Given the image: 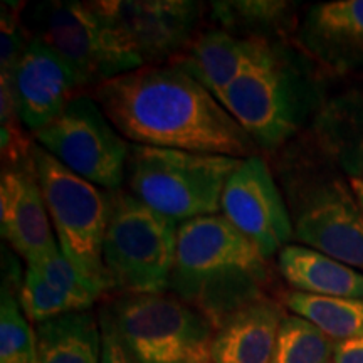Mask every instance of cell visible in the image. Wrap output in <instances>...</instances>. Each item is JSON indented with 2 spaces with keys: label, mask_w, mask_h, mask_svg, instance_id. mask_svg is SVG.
<instances>
[{
  "label": "cell",
  "mask_w": 363,
  "mask_h": 363,
  "mask_svg": "<svg viewBox=\"0 0 363 363\" xmlns=\"http://www.w3.org/2000/svg\"><path fill=\"white\" fill-rule=\"evenodd\" d=\"M91 91L130 143L233 158L261 155L224 104L177 65L138 67Z\"/></svg>",
  "instance_id": "obj_1"
},
{
  "label": "cell",
  "mask_w": 363,
  "mask_h": 363,
  "mask_svg": "<svg viewBox=\"0 0 363 363\" xmlns=\"http://www.w3.org/2000/svg\"><path fill=\"white\" fill-rule=\"evenodd\" d=\"M267 257L222 214L179 224L170 293L203 313L216 330L240 308L269 296Z\"/></svg>",
  "instance_id": "obj_2"
},
{
  "label": "cell",
  "mask_w": 363,
  "mask_h": 363,
  "mask_svg": "<svg viewBox=\"0 0 363 363\" xmlns=\"http://www.w3.org/2000/svg\"><path fill=\"white\" fill-rule=\"evenodd\" d=\"M276 157L294 239L363 271V208L350 179L313 138L293 140Z\"/></svg>",
  "instance_id": "obj_3"
},
{
  "label": "cell",
  "mask_w": 363,
  "mask_h": 363,
  "mask_svg": "<svg viewBox=\"0 0 363 363\" xmlns=\"http://www.w3.org/2000/svg\"><path fill=\"white\" fill-rule=\"evenodd\" d=\"M222 104L259 152L276 155L320 113V84L306 59L286 40L257 39L252 56Z\"/></svg>",
  "instance_id": "obj_4"
},
{
  "label": "cell",
  "mask_w": 363,
  "mask_h": 363,
  "mask_svg": "<svg viewBox=\"0 0 363 363\" xmlns=\"http://www.w3.org/2000/svg\"><path fill=\"white\" fill-rule=\"evenodd\" d=\"M99 320L135 363H212L216 326L170 291L113 294Z\"/></svg>",
  "instance_id": "obj_5"
},
{
  "label": "cell",
  "mask_w": 363,
  "mask_h": 363,
  "mask_svg": "<svg viewBox=\"0 0 363 363\" xmlns=\"http://www.w3.org/2000/svg\"><path fill=\"white\" fill-rule=\"evenodd\" d=\"M242 158L130 143L126 190L180 222L220 212L225 182Z\"/></svg>",
  "instance_id": "obj_6"
},
{
  "label": "cell",
  "mask_w": 363,
  "mask_h": 363,
  "mask_svg": "<svg viewBox=\"0 0 363 363\" xmlns=\"http://www.w3.org/2000/svg\"><path fill=\"white\" fill-rule=\"evenodd\" d=\"M179 222L153 211L128 190L110 192L103 262L115 294L170 289Z\"/></svg>",
  "instance_id": "obj_7"
},
{
  "label": "cell",
  "mask_w": 363,
  "mask_h": 363,
  "mask_svg": "<svg viewBox=\"0 0 363 363\" xmlns=\"http://www.w3.org/2000/svg\"><path fill=\"white\" fill-rule=\"evenodd\" d=\"M26 11L24 22L30 35L43 40L71 67L83 89H94L143 67L94 2L49 0Z\"/></svg>",
  "instance_id": "obj_8"
},
{
  "label": "cell",
  "mask_w": 363,
  "mask_h": 363,
  "mask_svg": "<svg viewBox=\"0 0 363 363\" xmlns=\"http://www.w3.org/2000/svg\"><path fill=\"white\" fill-rule=\"evenodd\" d=\"M33 160L62 256L113 296L115 289L103 262L110 192L76 175L38 143Z\"/></svg>",
  "instance_id": "obj_9"
},
{
  "label": "cell",
  "mask_w": 363,
  "mask_h": 363,
  "mask_svg": "<svg viewBox=\"0 0 363 363\" xmlns=\"http://www.w3.org/2000/svg\"><path fill=\"white\" fill-rule=\"evenodd\" d=\"M34 142L76 175L106 192L121 190L130 142L118 133L93 94L81 93L44 128Z\"/></svg>",
  "instance_id": "obj_10"
},
{
  "label": "cell",
  "mask_w": 363,
  "mask_h": 363,
  "mask_svg": "<svg viewBox=\"0 0 363 363\" xmlns=\"http://www.w3.org/2000/svg\"><path fill=\"white\" fill-rule=\"evenodd\" d=\"M98 11L143 66L174 62L192 43L203 19L194 0H98Z\"/></svg>",
  "instance_id": "obj_11"
},
{
  "label": "cell",
  "mask_w": 363,
  "mask_h": 363,
  "mask_svg": "<svg viewBox=\"0 0 363 363\" xmlns=\"http://www.w3.org/2000/svg\"><path fill=\"white\" fill-rule=\"evenodd\" d=\"M220 212L271 259L294 238L288 203L264 157L242 158L225 182Z\"/></svg>",
  "instance_id": "obj_12"
},
{
  "label": "cell",
  "mask_w": 363,
  "mask_h": 363,
  "mask_svg": "<svg viewBox=\"0 0 363 363\" xmlns=\"http://www.w3.org/2000/svg\"><path fill=\"white\" fill-rule=\"evenodd\" d=\"M0 230L4 240L26 261V266L61 251L33 158L16 167H2Z\"/></svg>",
  "instance_id": "obj_13"
},
{
  "label": "cell",
  "mask_w": 363,
  "mask_h": 363,
  "mask_svg": "<svg viewBox=\"0 0 363 363\" xmlns=\"http://www.w3.org/2000/svg\"><path fill=\"white\" fill-rule=\"evenodd\" d=\"M12 86L17 110L30 133L56 120L84 91L71 67L34 35L12 72Z\"/></svg>",
  "instance_id": "obj_14"
},
{
  "label": "cell",
  "mask_w": 363,
  "mask_h": 363,
  "mask_svg": "<svg viewBox=\"0 0 363 363\" xmlns=\"http://www.w3.org/2000/svg\"><path fill=\"white\" fill-rule=\"evenodd\" d=\"M301 51L331 72L363 66V0L316 4L298 30Z\"/></svg>",
  "instance_id": "obj_15"
},
{
  "label": "cell",
  "mask_w": 363,
  "mask_h": 363,
  "mask_svg": "<svg viewBox=\"0 0 363 363\" xmlns=\"http://www.w3.org/2000/svg\"><path fill=\"white\" fill-rule=\"evenodd\" d=\"M286 315V308L272 296L240 308L216 330L212 363H271Z\"/></svg>",
  "instance_id": "obj_16"
},
{
  "label": "cell",
  "mask_w": 363,
  "mask_h": 363,
  "mask_svg": "<svg viewBox=\"0 0 363 363\" xmlns=\"http://www.w3.org/2000/svg\"><path fill=\"white\" fill-rule=\"evenodd\" d=\"M257 39L239 38L220 27L203 29L170 65L180 66L222 103L252 56Z\"/></svg>",
  "instance_id": "obj_17"
},
{
  "label": "cell",
  "mask_w": 363,
  "mask_h": 363,
  "mask_svg": "<svg viewBox=\"0 0 363 363\" xmlns=\"http://www.w3.org/2000/svg\"><path fill=\"white\" fill-rule=\"evenodd\" d=\"M276 257L279 274L293 291L363 299V271L357 267L301 244H288Z\"/></svg>",
  "instance_id": "obj_18"
},
{
  "label": "cell",
  "mask_w": 363,
  "mask_h": 363,
  "mask_svg": "<svg viewBox=\"0 0 363 363\" xmlns=\"http://www.w3.org/2000/svg\"><path fill=\"white\" fill-rule=\"evenodd\" d=\"M311 138L348 179H363V93L326 101L313 121Z\"/></svg>",
  "instance_id": "obj_19"
},
{
  "label": "cell",
  "mask_w": 363,
  "mask_h": 363,
  "mask_svg": "<svg viewBox=\"0 0 363 363\" xmlns=\"http://www.w3.org/2000/svg\"><path fill=\"white\" fill-rule=\"evenodd\" d=\"M38 363H101L99 316L78 311L34 325Z\"/></svg>",
  "instance_id": "obj_20"
},
{
  "label": "cell",
  "mask_w": 363,
  "mask_h": 363,
  "mask_svg": "<svg viewBox=\"0 0 363 363\" xmlns=\"http://www.w3.org/2000/svg\"><path fill=\"white\" fill-rule=\"evenodd\" d=\"M207 11L216 27L244 39L289 43L294 27V4L281 0H217Z\"/></svg>",
  "instance_id": "obj_21"
},
{
  "label": "cell",
  "mask_w": 363,
  "mask_h": 363,
  "mask_svg": "<svg viewBox=\"0 0 363 363\" xmlns=\"http://www.w3.org/2000/svg\"><path fill=\"white\" fill-rule=\"evenodd\" d=\"M2 291H0V363H38L34 325L27 320L19 301L24 279L21 257L2 251Z\"/></svg>",
  "instance_id": "obj_22"
},
{
  "label": "cell",
  "mask_w": 363,
  "mask_h": 363,
  "mask_svg": "<svg viewBox=\"0 0 363 363\" xmlns=\"http://www.w3.org/2000/svg\"><path fill=\"white\" fill-rule=\"evenodd\" d=\"M278 301L321 330L335 343L363 338V299L318 296L301 291H283Z\"/></svg>",
  "instance_id": "obj_23"
},
{
  "label": "cell",
  "mask_w": 363,
  "mask_h": 363,
  "mask_svg": "<svg viewBox=\"0 0 363 363\" xmlns=\"http://www.w3.org/2000/svg\"><path fill=\"white\" fill-rule=\"evenodd\" d=\"M333 340L298 315H286L281 323L271 363H330Z\"/></svg>",
  "instance_id": "obj_24"
},
{
  "label": "cell",
  "mask_w": 363,
  "mask_h": 363,
  "mask_svg": "<svg viewBox=\"0 0 363 363\" xmlns=\"http://www.w3.org/2000/svg\"><path fill=\"white\" fill-rule=\"evenodd\" d=\"M19 301L22 311L26 313L27 320L33 325L52 320V318L69 315V313L88 311L93 306L84 303L83 299L61 293L49 286L34 271L33 267L26 266L24 279L19 291Z\"/></svg>",
  "instance_id": "obj_25"
},
{
  "label": "cell",
  "mask_w": 363,
  "mask_h": 363,
  "mask_svg": "<svg viewBox=\"0 0 363 363\" xmlns=\"http://www.w3.org/2000/svg\"><path fill=\"white\" fill-rule=\"evenodd\" d=\"M17 110L11 74H0V153L2 167H16L33 158L34 136Z\"/></svg>",
  "instance_id": "obj_26"
},
{
  "label": "cell",
  "mask_w": 363,
  "mask_h": 363,
  "mask_svg": "<svg viewBox=\"0 0 363 363\" xmlns=\"http://www.w3.org/2000/svg\"><path fill=\"white\" fill-rule=\"evenodd\" d=\"M26 4L2 2L0 9V74H12L30 43L22 11Z\"/></svg>",
  "instance_id": "obj_27"
},
{
  "label": "cell",
  "mask_w": 363,
  "mask_h": 363,
  "mask_svg": "<svg viewBox=\"0 0 363 363\" xmlns=\"http://www.w3.org/2000/svg\"><path fill=\"white\" fill-rule=\"evenodd\" d=\"M103 331V350H101V363H135L128 357V353L125 352V348L121 347V343L118 342V338L113 333V330L104 323L103 320H99Z\"/></svg>",
  "instance_id": "obj_28"
},
{
  "label": "cell",
  "mask_w": 363,
  "mask_h": 363,
  "mask_svg": "<svg viewBox=\"0 0 363 363\" xmlns=\"http://www.w3.org/2000/svg\"><path fill=\"white\" fill-rule=\"evenodd\" d=\"M333 363H363V338L348 340L335 345Z\"/></svg>",
  "instance_id": "obj_29"
},
{
  "label": "cell",
  "mask_w": 363,
  "mask_h": 363,
  "mask_svg": "<svg viewBox=\"0 0 363 363\" xmlns=\"http://www.w3.org/2000/svg\"><path fill=\"white\" fill-rule=\"evenodd\" d=\"M350 184H352V189L355 195L358 197V202H360V206L363 208V179H350Z\"/></svg>",
  "instance_id": "obj_30"
},
{
  "label": "cell",
  "mask_w": 363,
  "mask_h": 363,
  "mask_svg": "<svg viewBox=\"0 0 363 363\" xmlns=\"http://www.w3.org/2000/svg\"><path fill=\"white\" fill-rule=\"evenodd\" d=\"M330 363H333V362H330Z\"/></svg>",
  "instance_id": "obj_31"
}]
</instances>
